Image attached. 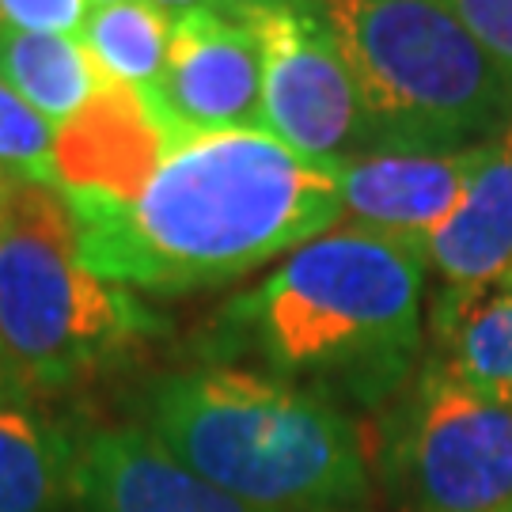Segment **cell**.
I'll return each mask as SVG.
<instances>
[{"mask_svg":"<svg viewBox=\"0 0 512 512\" xmlns=\"http://www.w3.org/2000/svg\"><path fill=\"white\" fill-rule=\"evenodd\" d=\"M69 205V202H65ZM80 258L133 293L220 289L342 224L338 164L266 129H179L129 205H69Z\"/></svg>","mask_w":512,"mask_h":512,"instance_id":"cell-1","label":"cell"},{"mask_svg":"<svg viewBox=\"0 0 512 512\" xmlns=\"http://www.w3.org/2000/svg\"><path fill=\"white\" fill-rule=\"evenodd\" d=\"M425 243L338 224L205 323L198 361L247 365L342 410H384L418 372Z\"/></svg>","mask_w":512,"mask_h":512,"instance_id":"cell-2","label":"cell"},{"mask_svg":"<svg viewBox=\"0 0 512 512\" xmlns=\"http://www.w3.org/2000/svg\"><path fill=\"white\" fill-rule=\"evenodd\" d=\"M137 425L258 512H353L372 497V448L353 414L258 368L164 372L141 387Z\"/></svg>","mask_w":512,"mask_h":512,"instance_id":"cell-3","label":"cell"},{"mask_svg":"<svg viewBox=\"0 0 512 512\" xmlns=\"http://www.w3.org/2000/svg\"><path fill=\"white\" fill-rule=\"evenodd\" d=\"M164 315L80 258L69 205L46 186L0 190V346L35 395H61L133 361Z\"/></svg>","mask_w":512,"mask_h":512,"instance_id":"cell-4","label":"cell"},{"mask_svg":"<svg viewBox=\"0 0 512 512\" xmlns=\"http://www.w3.org/2000/svg\"><path fill=\"white\" fill-rule=\"evenodd\" d=\"M315 8L353 73L368 152H456L512 126L509 76L437 0H315Z\"/></svg>","mask_w":512,"mask_h":512,"instance_id":"cell-5","label":"cell"},{"mask_svg":"<svg viewBox=\"0 0 512 512\" xmlns=\"http://www.w3.org/2000/svg\"><path fill=\"white\" fill-rule=\"evenodd\" d=\"M372 471L403 512H509L512 410L429 357L384 406Z\"/></svg>","mask_w":512,"mask_h":512,"instance_id":"cell-6","label":"cell"},{"mask_svg":"<svg viewBox=\"0 0 512 512\" xmlns=\"http://www.w3.org/2000/svg\"><path fill=\"white\" fill-rule=\"evenodd\" d=\"M236 16L251 23L262 46L258 126L319 164L365 156V107L315 0H266Z\"/></svg>","mask_w":512,"mask_h":512,"instance_id":"cell-7","label":"cell"},{"mask_svg":"<svg viewBox=\"0 0 512 512\" xmlns=\"http://www.w3.org/2000/svg\"><path fill=\"white\" fill-rule=\"evenodd\" d=\"M152 95L179 129H262V46L236 12L171 19L164 80Z\"/></svg>","mask_w":512,"mask_h":512,"instance_id":"cell-8","label":"cell"},{"mask_svg":"<svg viewBox=\"0 0 512 512\" xmlns=\"http://www.w3.org/2000/svg\"><path fill=\"white\" fill-rule=\"evenodd\" d=\"M175 133L152 95L107 84L92 107L57 126V194L69 205H129L164 164Z\"/></svg>","mask_w":512,"mask_h":512,"instance_id":"cell-9","label":"cell"},{"mask_svg":"<svg viewBox=\"0 0 512 512\" xmlns=\"http://www.w3.org/2000/svg\"><path fill=\"white\" fill-rule=\"evenodd\" d=\"M490 145L456 152H368L338 164L342 224L376 236L425 239L459 209Z\"/></svg>","mask_w":512,"mask_h":512,"instance_id":"cell-10","label":"cell"},{"mask_svg":"<svg viewBox=\"0 0 512 512\" xmlns=\"http://www.w3.org/2000/svg\"><path fill=\"white\" fill-rule=\"evenodd\" d=\"M76 512H258L194 475L137 421L76 437Z\"/></svg>","mask_w":512,"mask_h":512,"instance_id":"cell-11","label":"cell"},{"mask_svg":"<svg viewBox=\"0 0 512 512\" xmlns=\"http://www.w3.org/2000/svg\"><path fill=\"white\" fill-rule=\"evenodd\" d=\"M425 262L440 277L437 296L475 293L512 266V126L494 137L456 213L425 239Z\"/></svg>","mask_w":512,"mask_h":512,"instance_id":"cell-12","label":"cell"},{"mask_svg":"<svg viewBox=\"0 0 512 512\" xmlns=\"http://www.w3.org/2000/svg\"><path fill=\"white\" fill-rule=\"evenodd\" d=\"M433 361L463 387L512 410V266L475 293L433 296Z\"/></svg>","mask_w":512,"mask_h":512,"instance_id":"cell-13","label":"cell"},{"mask_svg":"<svg viewBox=\"0 0 512 512\" xmlns=\"http://www.w3.org/2000/svg\"><path fill=\"white\" fill-rule=\"evenodd\" d=\"M73 494V433L35 403L0 410V512H65Z\"/></svg>","mask_w":512,"mask_h":512,"instance_id":"cell-14","label":"cell"},{"mask_svg":"<svg viewBox=\"0 0 512 512\" xmlns=\"http://www.w3.org/2000/svg\"><path fill=\"white\" fill-rule=\"evenodd\" d=\"M0 80L54 126L73 122L107 88L80 38L12 27H0Z\"/></svg>","mask_w":512,"mask_h":512,"instance_id":"cell-15","label":"cell"},{"mask_svg":"<svg viewBox=\"0 0 512 512\" xmlns=\"http://www.w3.org/2000/svg\"><path fill=\"white\" fill-rule=\"evenodd\" d=\"M80 42L107 84L156 92L171 50V19L156 12L148 0H122L88 12Z\"/></svg>","mask_w":512,"mask_h":512,"instance_id":"cell-16","label":"cell"},{"mask_svg":"<svg viewBox=\"0 0 512 512\" xmlns=\"http://www.w3.org/2000/svg\"><path fill=\"white\" fill-rule=\"evenodd\" d=\"M57 126L0 80V183L57 190Z\"/></svg>","mask_w":512,"mask_h":512,"instance_id":"cell-17","label":"cell"},{"mask_svg":"<svg viewBox=\"0 0 512 512\" xmlns=\"http://www.w3.org/2000/svg\"><path fill=\"white\" fill-rule=\"evenodd\" d=\"M512 84V0H437Z\"/></svg>","mask_w":512,"mask_h":512,"instance_id":"cell-18","label":"cell"},{"mask_svg":"<svg viewBox=\"0 0 512 512\" xmlns=\"http://www.w3.org/2000/svg\"><path fill=\"white\" fill-rule=\"evenodd\" d=\"M88 12H92L88 0H0V27L80 38Z\"/></svg>","mask_w":512,"mask_h":512,"instance_id":"cell-19","label":"cell"},{"mask_svg":"<svg viewBox=\"0 0 512 512\" xmlns=\"http://www.w3.org/2000/svg\"><path fill=\"white\" fill-rule=\"evenodd\" d=\"M27 403H35V391L23 380L16 361L0 346V410H12V406H27Z\"/></svg>","mask_w":512,"mask_h":512,"instance_id":"cell-20","label":"cell"},{"mask_svg":"<svg viewBox=\"0 0 512 512\" xmlns=\"http://www.w3.org/2000/svg\"><path fill=\"white\" fill-rule=\"evenodd\" d=\"M156 12H164L167 19L190 16V12H228L224 0H148Z\"/></svg>","mask_w":512,"mask_h":512,"instance_id":"cell-21","label":"cell"},{"mask_svg":"<svg viewBox=\"0 0 512 512\" xmlns=\"http://www.w3.org/2000/svg\"><path fill=\"white\" fill-rule=\"evenodd\" d=\"M255 4H266V0H224L228 12H243V8H255Z\"/></svg>","mask_w":512,"mask_h":512,"instance_id":"cell-22","label":"cell"},{"mask_svg":"<svg viewBox=\"0 0 512 512\" xmlns=\"http://www.w3.org/2000/svg\"><path fill=\"white\" fill-rule=\"evenodd\" d=\"M92 8H107V4H122V0H88Z\"/></svg>","mask_w":512,"mask_h":512,"instance_id":"cell-23","label":"cell"},{"mask_svg":"<svg viewBox=\"0 0 512 512\" xmlns=\"http://www.w3.org/2000/svg\"><path fill=\"white\" fill-rule=\"evenodd\" d=\"M4 186H8V183H0V190H4Z\"/></svg>","mask_w":512,"mask_h":512,"instance_id":"cell-24","label":"cell"},{"mask_svg":"<svg viewBox=\"0 0 512 512\" xmlns=\"http://www.w3.org/2000/svg\"><path fill=\"white\" fill-rule=\"evenodd\" d=\"M509 512H512V509H509Z\"/></svg>","mask_w":512,"mask_h":512,"instance_id":"cell-25","label":"cell"}]
</instances>
